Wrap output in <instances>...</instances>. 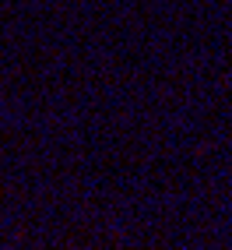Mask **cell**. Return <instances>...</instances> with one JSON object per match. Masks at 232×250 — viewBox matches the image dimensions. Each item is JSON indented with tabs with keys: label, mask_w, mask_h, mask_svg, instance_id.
I'll return each mask as SVG.
<instances>
[]
</instances>
